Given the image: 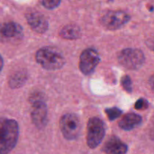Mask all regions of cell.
<instances>
[{
  "label": "cell",
  "instance_id": "e0dca14e",
  "mask_svg": "<svg viewBox=\"0 0 154 154\" xmlns=\"http://www.w3.org/2000/svg\"><path fill=\"white\" fill-rule=\"evenodd\" d=\"M42 5L47 9L52 10V9L56 8L60 5L61 2L59 0H45V1L41 2Z\"/></svg>",
  "mask_w": 154,
  "mask_h": 154
},
{
  "label": "cell",
  "instance_id": "ac0fdd59",
  "mask_svg": "<svg viewBox=\"0 0 154 154\" xmlns=\"http://www.w3.org/2000/svg\"><path fill=\"white\" fill-rule=\"evenodd\" d=\"M149 106L148 102H147L146 99L141 98V99H138L135 104V108L137 110H144L147 109Z\"/></svg>",
  "mask_w": 154,
  "mask_h": 154
},
{
  "label": "cell",
  "instance_id": "8992f818",
  "mask_svg": "<svg viewBox=\"0 0 154 154\" xmlns=\"http://www.w3.org/2000/svg\"><path fill=\"white\" fill-rule=\"evenodd\" d=\"M23 38V29L19 23L8 21L0 24V42L5 44L19 43Z\"/></svg>",
  "mask_w": 154,
  "mask_h": 154
},
{
  "label": "cell",
  "instance_id": "3957f363",
  "mask_svg": "<svg viewBox=\"0 0 154 154\" xmlns=\"http://www.w3.org/2000/svg\"><path fill=\"white\" fill-rule=\"evenodd\" d=\"M118 62L121 66L129 70H137L144 63L145 57L138 48H126L119 53Z\"/></svg>",
  "mask_w": 154,
  "mask_h": 154
},
{
  "label": "cell",
  "instance_id": "2e32d148",
  "mask_svg": "<svg viewBox=\"0 0 154 154\" xmlns=\"http://www.w3.org/2000/svg\"><path fill=\"white\" fill-rule=\"evenodd\" d=\"M122 87L127 93H132V82L130 77L129 75H124L121 79Z\"/></svg>",
  "mask_w": 154,
  "mask_h": 154
},
{
  "label": "cell",
  "instance_id": "ffe728a7",
  "mask_svg": "<svg viewBox=\"0 0 154 154\" xmlns=\"http://www.w3.org/2000/svg\"><path fill=\"white\" fill-rule=\"evenodd\" d=\"M147 47L154 52V39H149L146 42Z\"/></svg>",
  "mask_w": 154,
  "mask_h": 154
},
{
  "label": "cell",
  "instance_id": "5b68a950",
  "mask_svg": "<svg viewBox=\"0 0 154 154\" xmlns=\"http://www.w3.org/2000/svg\"><path fill=\"white\" fill-rule=\"evenodd\" d=\"M60 128L66 139L69 141L77 139L81 131L79 117L72 113L64 114L60 120Z\"/></svg>",
  "mask_w": 154,
  "mask_h": 154
},
{
  "label": "cell",
  "instance_id": "9c48e42d",
  "mask_svg": "<svg viewBox=\"0 0 154 154\" xmlns=\"http://www.w3.org/2000/svg\"><path fill=\"white\" fill-rule=\"evenodd\" d=\"M48 113V106L45 102H38L32 104V122L38 129H42L47 125Z\"/></svg>",
  "mask_w": 154,
  "mask_h": 154
},
{
  "label": "cell",
  "instance_id": "30bf717a",
  "mask_svg": "<svg viewBox=\"0 0 154 154\" xmlns=\"http://www.w3.org/2000/svg\"><path fill=\"white\" fill-rule=\"evenodd\" d=\"M27 23L32 30L38 33H45L48 29V21L42 14L36 10H30L26 14Z\"/></svg>",
  "mask_w": 154,
  "mask_h": 154
},
{
  "label": "cell",
  "instance_id": "d6986e66",
  "mask_svg": "<svg viewBox=\"0 0 154 154\" xmlns=\"http://www.w3.org/2000/svg\"><path fill=\"white\" fill-rule=\"evenodd\" d=\"M44 96H42V93L38 92H35L33 94H32L29 97V101L32 104H34L35 102H44L43 101Z\"/></svg>",
  "mask_w": 154,
  "mask_h": 154
},
{
  "label": "cell",
  "instance_id": "7402d4cb",
  "mask_svg": "<svg viewBox=\"0 0 154 154\" xmlns=\"http://www.w3.org/2000/svg\"><path fill=\"white\" fill-rule=\"evenodd\" d=\"M3 65H4V61H3L2 57L1 54H0V73H1L2 70L3 69Z\"/></svg>",
  "mask_w": 154,
  "mask_h": 154
},
{
  "label": "cell",
  "instance_id": "52a82bcc",
  "mask_svg": "<svg viewBox=\"0 0 154 154\" xmlns=\"http://www.w3.org/2000/svg\"><path fill=\"white\" fill-rule=\"evenodd\" d=\"M131 20L129 14L123 11H111L101 18V23L108 30H117L124 26Z\"/></svg>",
  "mask_w": 154,
  "mask_h": 154
},
{
  "label": "cell",
  "instance_id": "44dd1931",
  "mask_svg": "<svg viewBox=\"0 0 154 154\" xmlns=\"http://www.w3.org/2000/svg\"><path fill=\"white\" fill-rule=\"evenodd\" d=\"M149 84H150L152 90L154 92V75H152L150 78V79H149Z\"/></svg>",
  "mask_w": 154,
  "mask_h": 154
},
{
  "label": "cell",
  "instance_id": "ba28073f",
  "mask_svg": "<svg viewBox=\"0 0 154 154\" xmlns=\"http://www.w3.org/2000/svg\"><path fill=\"white\" fill-rule=\"evenodd\" d=\"M101 61V57L97 51L93 48L85 49L81 54L79 68L85 75H90L95 71Z\"/></svg>",
  "mask_w": 154,
  "mask_h": 154
},
{
  "label": "cell",
  "instance_id": "7c38bea8",
  "mask_svg": "<svg viewBox=\"0 0 154 154\" xmlns=\"http://www.w3.org/2000/svg\"><path fill=\"white\" fill-rule=\"evenodd\" d=\"M142 123V117L135 113L126 114L119 123V126L125 131H131L135 129Z\"/></svg>",
  "mask_w": 154,
  "mask_h": 154
},
{
  "label": "cell",
  "instance_id": "277c9868",
  "mask_svg": "<svg viewBox=\"0 0 154 154\" xmlns=\"http://www.w3.org/2000/svg\"><path fill=\"white\" fill-rule=\"evenodd\" d=\"M105 135V125L100 118L93 117L87 123V143L90 148L94 149L101 144Z\"/></svg>",
  "mask_w": 154,
  "mask_h": 154
},
{
  "label": "cell",
  "instance_id": "6da1fadb",
  "mask_svg": "<svg viewBox=\"0 0 154 154\" xmlns=\"http://www.w3.org/2000/svg\"><path fill=\"white\" fill-rule=\"evenodd\" d=\"M19 125L13 119L0 117V154H8L17 145Z\"/></svg>",
  "mask_w": 154,
  "mask_h": 154
},
{
  "label": "cell",
  "instance_id": "5bb4252c",
  "mask_svg": "<svg viewBox=\"0 0 154 154\" xmlns=\"http://www.w3.org/2000/svg\"><path fill=\"white\" fill-rule=\"evenodd\" d=\"M60 35L64 39L75 40L81 38V29L75 24H68L62 29L60 32Z\"/></svg>",
  "mask_w": 154,
  "mask_h": 154
},
{
  "label": "cell",
  "instance_id": "4fadbf2b",
  "mask_svg": "<svg viewBox=\"0 0 154 154\" xmlns=\"http://www.w3.org/2000/svg\"><path fill=\"white\" fill-rule=\"evenodd\" d=\"M28 78L27 72L24 70H19L12 74L8 79V85L11 89H18L25 84Z\"/></svg>",
  "mask_w": 154,
  "mask_h": 154
},
{
  "label": "cell",
  "instance_id": "8fae6325",
  "mask_svg": "<svg viewBox=\"0 0 154 154\" xmlns=\"http://www.w3.org/2000/svg\"><path fill=\"white\" fill-rule=\"evenodd\" d=\"M103 151L107 154H126L128 146L118 137L111 136L104 144Z\"/></svg>",
  "mask_w": 154,
  "mask_h": 154
},
{
  "label": "cell",
  "instance_id": "9a60e30c",
  "mask_svg": "<svg viewBox=\"0 0 154 154\" xmlns=\"http://www.w3.org/2000/svg\"><path fill=\"white\" fill-rule=\"evenodd\" d=\"M105 113L107 114V117H108L110 121L115 120L116 119L119 118L121 116L123 111L118 108H110L105 109Z\"/></svg>",
  "mask_w": 154,
  "mask_h": 154
},
{
  "label": "cell",
  "instance_id": "7a4b0ae2",
  "mask_svg": "<svg viewBox=\"0 0 154 154\" xmlns=\"http://www.w3.org/2000/svg\"><path fill=\"white\" fill-rule=\"evenodd\" d=\"M37 63L46 70H58L66 63L63 54L56 48L44 47L38 50L35 54Z\"/></svg>",
  "mask_w": 154,
  "mask_h": 154
}]
</instances>
